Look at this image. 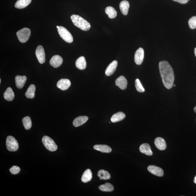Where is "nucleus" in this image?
Segmentation results:
<instances>
[{
  "label": "nucleus",
  "mask_w": 196,
  "mask_h": 196,
  "mask_svg": "<svg viewBox=\"0 0 196 196\" xmlns=\"http://www.w3.org/2000/svg\"><path fill=\"white\" fill-rule=\"evenodd\" d=\"M160 73L163 84L167 89H170L173 86L174 75L173 69L167 61H163L159 63Z\"/></svg>",
  "instance_id": "1"
},
{
  "label": "nucleus",
  "mask_w": 196,
  "mask_h": 196,
  "mask_svg": "<svg viewBox=\"0 0 196 196\" xmlns=\"http://www.w3.org/2000/svg\"><path fill=\"white\" fill-rule=\"evenodd\" d=\"M70 18L74 25L81 30L87 31L90 29V24L81 16L76 15H73L70 16Z\"/></svg>",
  "instance_id": "2"
},
{
  "label": "nucleus",
  "mask_w": 196,
  "mask_h": 196,
  "mask_svg": "<svg viewBox=\"0 0 196 196\" xmlns=\"http://www.w3.org/2000/svg\"><path fill=\"white\" fill-rule=\"evenodd\" d=\"M57 31L62 39L66 42L71 43L73 41V38L70 32L63 26H60L57 29Z\"/></svg>",
  "instance_id": "3"
},
{
  "label": "nucleus",
  "mask_w": 196,
  "mask_h": 196,
  "mask_svg": "<svg viewBox=\"0 0 196 196\" xmlns=\"http://www.w3.org/2000/svg\"><path fill=\"white\" fill-rule=\"evenodd\" d=\"M42 141L45 148L50 151L54 152L57 150V145L51 138L47 136H44L42 139Z\"/></svg>",
  "instance_id": "4"
},
{
  "label": "nucleus",
  "mask_w": 196,
  "mask_h": 196,
  "mask_svg": "<svg viewBox=\"0 0 196 196\" xmlns=\"http://www.w3.org/2000/svg\"><path fill=\"white\" fill-rule=\"evenodd\" d=\"M31 33L30 29L24 28L16 32V35L21 42L25 43L28 41L31 36Z\"/></svg>",
  "instance_id": "5"
},
{
  "label": "nucleus",
  "mask_w": 196,
  "mask_h": 196,
  "mask_svg": "<svg viewBox=\"0 0 196 196\" xmlns=\"http://www.w3.org/2000/svg\"><path fill=\"white\" fill-rule=\"evenodd\" d=\"M6 145L7 150L10 152H15L19 148V144L16 139L11 136H8L6 139Z\"/></svg>",
  "instance_id": "6"
},
{
  "label": "nucleus",
  "mask_w": 196,
  "mask_h": 196,
  "mask_svg": "<svg viewBox=\"0 0 196 196\" xmlns=\"http://www.w3.org/2000/svg\"><path fill=\"white\" fill-rule=\"evenodd\" d=\"M35 54L39 63L41 64L44 63L45 61V55L43 47L41 45H39L36 49Z\"/></svg>",
  "instance_id": "7"
},
{
  "label": "nucleus",
  "mask_w": 196,
  "mask_h": 196,
  "mask_svg": "<svg viewBox=\"0 0 196 196\" xmlns=\"http://www.w3.org/2000/svg\"><path fill=\"white\" fill-rule=\"evenodd\" d=\"M144 57V51L143 49L139 48L136 51L134 55V61L138 65H141L142 63Z\"/></svg>",
  "instance_id": "8"
},
{
  "label": "nucleus",
  "mask_w": 196,
  "mask_h": 196,
  "mask_svg": "<svg viewBox=\"0 0 196 196\" xmlns=\"http://www.w3.org/2000/svg\"><path fill=\"white\" fill-rule=\"evenodd\" d=\"M148 170L151 173L158 177H162L164 174V172L162 169L154 165L149 166L148 168Z\"/></svg>",
  "instance_id": "9"
},
{
  "label": "nucleus",
  "mask_w": 196,
  "mask_h": 196,
  "mask_svg": "<svg viewBox=\"0 0 196 196\" xmlns=\"http://www.w3.org/2000/svg\"><path fill=\"white\" fill-rule=\"evenodd\" d=\"M63 63V58L60 56L58 55L53 56L50 62V65L54 68H57L60 66Z\"/></svg>",
  "instance_id": "10"
},
{
  "label": "nucleus",
  "mask_w": 196,
  "mask_h": 196,
  "mask_svg": "<svg viewBox=\"0 0 196 196\" xmlns=\"http://www.w3.org/2000/svg\"><path fill=\"white\" fill-rule=\"evenodd\" d=\"M116 86H117L122 90H125L126 89L128 81L124 76H120L117 78L115 82Z\"/></svg>",
  "instance_id": "11"
},
{
  "label": "nucleus",
  "mask_w": 196,
  "mask_h": 196,
  "mask_svg": "<svg viewBox=\"0 0 196 196\" xmlns=\"http://www.w3.org/2000/svg\"><path fill=\"white\" fill-rule=\"evenodd\" d=\"M71 85L70 80L68 79H61L59 80L57 83L58 88L63 90H65L69 88Z\"/></svg>",
  "instance_id": "12"
},
{
  "label": "nucleus",
  "mask_w": 196,
  "mask_h": 196,
  "mask_svg": "<svg viewBox=\"0 0 196 196\" xmlns=\"http://www.w3.org/2000/svg\"><path fill=\"white\" fill-rule=\"evenodd\" d=\"M118 65V62L114 60L109 65L105 70V74L107 76L112 75L115 72Z\"/></svg>",
  "instance_id": "13"
},
{
  "label": "nucleus",
  "mask_w": 196,
  "mask_h": 196,
  "mask_svg": "<svg viewBox=\"0 0 196 196\" xmlns=\"http://www.w3.org/2000/svg\"><path fill=\"white\" fill-rule=\"evenodd\" d=\"M27 80V77L25 76L18 75L15 78V83L16 87L18 88H22L25 84Z\"/></svg>",
  "instance_id": "14"
},
{
  "label": "nucleus",
  "mask_w": 196,
  "mask_h": 196,
  "mask_svg": "<svg viewBox=\"0 0 196 196\" xmlns=\"http://www.w3.org/2000/svg\"><path fill=\"white\" fill-rule=\"evenodd\" d=\"M154 143L158 149L160 150H165L166 148V144L164 139L161 137H157L154 141Z\"/></svg>",
  "instance_id": "15"
},
{
  "label": "nucleus",
  "mask_w": 196,
  "mask_h": 196,
  "mask_svg": "<svg viewBox=\"0 0 196 196\" xmlns=\"http://www.w3.org/2000/svg\"><path fill=\"white\" fill-rule=\"evenodd\" d=\"M88 117L86 116H79L75 119H74L73 122L74 127H77L80 126L81 125L86 123L88 120Z\"/></svg>",
  "instance_id": "16"
},
{
  "label": "nucleus",
  "mask_w": 196,
  "mask_h": 196,
  "mask_svg": "<svg viewBox=\"0 0 196 196\" xmlns=\"http://www.w3.org/2000/svg\"><path fill=\"white\" fill-rule=\"evenodd\" d=\"M139 149L140 152L141 153L146 154L147 155H152L153 154L150 145L148 143H145L142 144L140 146Z\"/></svg>",
  "instance_id": "17"
},
{
  "label": "nucleus",
  "mask_w": 196,
  "mask_h": 196,
  "mask_svg": "<svg viewBox=\"0 0 196 196\" xmlns=\"http://www.w3.org/2000/svg\"><path fill=\"white\" fill-rule=\"evenodd\" d=\"M76 66L80 70H83L86 68L87 62L85 58L83 56H81L76 60Z\"/></svg>",
  "instance_id": "18"
},
{
  "label": "nucleus",
  "mask_w": 196,
  "mask_h": 196,
  "mask_svg": "<svg viewBox=\"0 0 196 196\" xmlns=\"http://www.w3.org/2000/svg\"><path fill=\"white\" fill-rule=\"evenodd\" d=\"M129 7V3L126 1H123L119 4L120 10L123 15H126L128 14Z\"/></svg>",
  "instance_id": "19"
},
{
  "label": "nucleus",
  "mask_w": 196,
  "mask_h": 196,
  "mask_svg": "<svg viewBox=\"0 0 196 196\" xmlns=\"http://www.w3.org/2000/svg\"><path fill=\"white\" fill-rule=\"evenodd\" d=\"M94 149L103 152L109 153L112 152V149L110 147L107 145H96L93 146Z\"/></svg>",
  "instance_id": "20"
},
{
  "label": "nucleus",
  "mask_w": 196,
  "mask_h": 196,
  "mask_svg": "<svg viewBox=\"0 0 196 196\" xmlns=\"http://www.w3.org/2000/svg\"><path fill=\"white\" fill-rule=\"evenodd\" d=\"M125 114L122 112H119L113 114L110 120L112 122L115 123L120 121L124 119L125 117Z\"/></svg>",
  "instance_id": "21"
},
{
  "label": "nucleus",
  "mask_w": 196,
  "mask_h": 196,
  "mask_svg": "<svg viewBox=\"0 0 196 196\" xmlns=\"http://www.w3.org/2000/svg\"><path fill=\"white\" fill-rule=\"evenodd\" d=\"M3 96L4 98L6 100L9 101H12L15 97V94L12 89L10 87L7 88L4 93Z\"/></svg>",
  "instance_id": "22"
},
{
  "label": "nucleus",
  "mask_w": 196,
  "mask_h": 196,
  "mask_svg": "<svg viewBox=\"0 0 196 196\" xmlns=\"http://www.w3.org/2000/svg\"><path fill=\"white\" fill-rule=\"evenodd\" d=\"M36 87L34 84H31L29 87L27 91L25 92V96L28 99H32L35 96Z\"/></svg>",
  "instance_id": "23"
},
{
  "label": "nucleus",
  "mask_w": 196,
  "mask_h": 196,
  "mask_svg": "<svg viewBox=\"0 0 196 196\" xmlns=\"http://www.w3.org/2000/svg\"><path fill=\"white\" fill-rule=\"evenodd\" d=\"M32 0H18L15 5L16 8L23 9L30 4Z\"/></svg>",
  "instance_id": "24"
},
{
  "label": "nucleus",
  "mask_w": 196,
  "mask_h": 196,
  "mask_svg": "<svg viewBox=\"0 0 196 196\" xmlns=\"http://www.w3.org/2000/svg\"><path fill=\"white\" fill-rule=\"evenodd\" d=\"M92 174L90 169L85 170L81 178V181L83 183H87L91 180Z\"/></svg>",
  "instance_id": "25"
},
{
  "label": "nucleus",
  "mask_w": 196,
  "mask_h": 196,
  "mask_svg": "<svg viewBox=\"0 0 196 196\" xmlns=\"http://www.w3.org/2000/svg\"><path fill=\"white\" fill-rule=\"evenodd\" d=\"M105 12L110 19H114L117 15V12L113 7L109 6L105 9Z\"/></svg>",
  "instance_id": "26"
},
{
  "label": "nucleus",
  "mask_w": 196,
  "mask_h": 196,
  "mask_svg": "<svg viewBox=\"0 0 196 196\" xmlns=\"http://www.w3.org/2000/svg\"><path fill=\"white\" fill-rule=\"evenodd\" d=\"M99 188L101 191L104 192H111L114 189L113 185L109 183H105L104 185H100L99 187Z\"/></svg>",
  "instance_id": "27"
},
{
  "label": "nucleus",
  "mask_w": 196,
  "mask_h": 196,
  "mask_svg": "<svg viewBox=\"0 0 196 196\" xmlns=\"http://www.w3.org/2000/svg\"><path fill=\"white\" fill-rule=\"evenodd\" d=\"M97 175L100 179L108 180L110 179L111 176L109 172L104 170H100L98 172Z\"/></svg>",
  "instance_id": "28"
},
{
  "label": "nucleus",
  "mask_w": 196,
  "mask_h": 196,
  "mask_svg": "<svg viewBox=\"0 0 196 196\" xmlns=\"http://www.w3.org/2000/svg\"><path fill=\"white\" fill-rule=\"evenodd\" d=\"M22 122L25 129L29 130L31 128L32 122L30 117L27 116L23 118Z\"/></svg>",
  "instance_id": "29"
},
{
  "label": "nucleus",
  "mask_w": 196,
  "mask_h": 196,
  "mask_svg": "<svg viewBox=\"0 0 196 196\" xmlns=\"http://www.w3.org/2000/svg\"><path fill=\"white\" fill-rule=\"evenodd\" d=\"M135 87L136 90L139 92H145V89L143 88L142 85L139 79H136L135 81Z\"/></svg>",
  "instance_id": "30"
},
{
  "label": "nucleus",
  "mask_w": 196,
  "mask_h": 196,
  "mask_svg": "<svg viewBox=\"0 0 196 196\" xmlns=\"http://www.w3.org/2000/svg\"><path fill=\"white\" fill-rule=\"evenodd\" d=\"M188 25L191 29H194L196 28V16H194L189 20Z\"/></svg>",
  "instance_id": "31"
},
{
  "label": "nucleus",
  "mask_w": 196,
  "mask_h": 196,
  "mask_svg": "<svg viewBox=\"0 0 196 196\" xmlns=\"http://www.w3.org/2000/svg\"><path fill=\"white\" fill-rule=\"evenodd\" d=\"M20 171H21V168L19 167L16 166H13L10 169L11 173L14 175L19 173Z\"/></svg>",
  "instance_id": "32"
},
{
  "label": "nucleus",
  "mask_w": 196,
  "mask_h": 196,
  "mask_svg": "<svg viewBox=\"0 0 196 196\" xmlns=\"http://www.w3.org/2000/svg\"><path fill=\"white\" fill-rule=\"evenodd\" d=\"M172 1L177 2L181 4H185L188 3V0H172Z\"/></svg>",
  "instance_id": "33"
},
{
  "label": "nucleus",
  "mask_w": 196,
  "mask_h": 196,
  "mask_svg": "<svg viewBox=\"0 0 196 196\" xmlns=\"http://www.w3.org/2000/svg\"><path fill=\"white\" fill-rule=\"evenodd\" d=\"M194 183H195L196 184V175L195 178H194Z\"/></svg>",
  "instance_id": "34"
},
{
  "label": "nucleus",
  "mask_w": 196,
  "mask_h": 196,
  "mask_svg": "<svg viewBox=\"0 0 196 196\" xmlns=\"http://www.w3.org/2000/svg\"><path fill=\"white\" fill-rule=\"evenodd\" d=\"M194 112H195V113H196V106H195V107H194Z\"/></svg>",
  "instance_id": "35"
},
{
  "label": "nucleus",
  "mask_w": 196,
  "mask_h": 196,
  "mask_svg": "<svg viewBox=\"0 0 196 196\" xmlns=\"http://www.w3.org/2000/svg\"><path fill=\"white\" fill-rule=\"evenodd\" d=\"M194 53H195V56L196 57V47L194 50Z\"/></svg>",
  "instance_id": "36"
},
{
  "label": "nucleus",
  "mask_w": 196,
  "mask_h": 196,
  "mask_svg": "<svg viewBox=\"0 0 196 196\" xmlns=\"http://www.w3.org/2000/svg\"><path fill=\"white\" fill-rule=\"evenodd\" d=\"M56 27H57V28L58 29V28H59V26H58V25H57V26H56Z\"/></svg>",
  "instance_id": "37"
},
{
  "label": "nucleus",
  "mask_w": 196,
  "mask_h": 196,
  "mask_svg": "<svg viewBox=\"0 0 196 196\" xmlns=\"http://www.w3.org/2000/svg\"><path fill=\"white\" fill-rule=\"evenodd\" d=\"M1 79H0V83H1Z\"/></svg>",
  "instance_id": "38"
},
{
  "label": "nucleus",
  "mask_w": 196,
  "mask_h": 196,
  "mask_svg": "<svg viewBox=\"0 0 196 196\" xmlns=\"http://www.w3.org/2000/svg\"><path fill=\"white\" fill-rule=\"evenodd\" d=\"M174 87H175V85H174Z\"/></svg>",
  "instance_id": "39"
},
{
  "label": "nucleus",
  "mask_w": 196,
  "mask_h": 196,
  "mask_svg": "<svg viewBox=\"0 0 196 196\" xmlns=\"http://www.w3.org/2000/svg\"><path fill=\"white\" fill-rule=\"evenodd\" d=\"M190 1V0H188V1Z\"/></svg>",
  "instance_id": "40"
}]
</instances>
